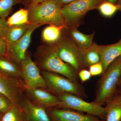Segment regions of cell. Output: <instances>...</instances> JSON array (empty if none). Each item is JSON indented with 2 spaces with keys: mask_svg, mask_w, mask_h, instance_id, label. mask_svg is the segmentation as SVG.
<instances>
[{
  "mask_svg": "<svg viewBox=\"0 0 121 121\" xmlns=\"http://www.w3.org/2000/svg\"><path fill=\"white\" fill-rule=\"evenodd\" d=\"M36 65L42 71L61 75L71 80L77 81L78 72L59 56L55 46L40 48L35 54Z\"/></svg>",
  "mask_w": 121,
  "mask_h": 121,
  "instance_id": "obj_1",
  "label": "cell"
},
{
  "mask_svg": "<svg viewBox=\"0 0 121 121\" xmlns=\"http://www.w3.org/2000/svg\"><path fill=\"white\" fill-rule=\"evenodd\" d=\"M62 5L56 0H48L40 4L30 5L29 21L31 23L61 27L66 26L61 12Z\"/></svg>",
  "mask_w": 121,
  "mask_h": 121,
  "instance_id": "obj_2",
  "label": "cell"
},
{
  "mask_svg": "<svg viewBox=\"0 0 121 121\" xmlns=\"http://www.w3.org/2000/svg\"><path fill=\"white\" fill-rule=\"evenodd\" d=\"M94 102L102 105L113 95L121 75V56L115 60L103 73Z\"/></svg>",
  "mask_w": 121,
  "mask_h": 121,
  "instance_id": "obj_3",
  "label": "cell"
},
{
  "mask_svg": "<svg viewBox=\"0 0 121 121\" xmlns=\"http://www.w3.org/2000/svg\"><path fill=\"white\" fill-rule=\"evenodd\" d=\"M41 73L46 83L47 90L55 95L68 93L83 99L87 97L83 87L78 81L50 72L42 71Z\"/></svg>",
  "mask_w": 121,
  "mask_h": 121,
  "instance_id": "obj_4",
  "label": "cell"
},
{
  "mask_svg": "<svg viewBox=\"0 0 121 121\" xmlns=\"http://www.w3.org/2000/svg\"><path fill=\"white\" fill-rule=\"evenodd\" d=\"M56 95L60 101L57 108L71 109L79 112L86 113L98 117L103 120L105 119L106 107L97 103L88 102L74 95L64 93Z\"/></svg>",
  "mask_w": 121,
  "mask_h": 121,
  "instance_id": "obj_5",
  "label": "cell"
},
{
  "mask_svg": "<svg viewBox=\"0 0 121 121\" xmlns=\"http://www.w3.org/2000/svg\"><path fill=\"white\" fill-rule=\"evenodd\" d=\"M106 0H77L62 7L61 12L65 25L75 27L88 11L98 9Z\"/></svg>",
  "mask_w": 121,
  "mask_h": 121,
  "instance_id": "obj_6",
  "label": "cell"
},
{
  "mask_svg": "<svg viewBox=\"0 0 121 121\" xmlns=\"http://www.w3.org/2000/svg\"><path fill=\"white\" fill-rule=\"evenodd\" d=\"M26 89L23 80L8 76L0 71V93L8 98L13 105L20 106Z\"/></svg>",
  "mask_w": 121,
  "mask_h": 121,
  "instance_id": "obj_7",
  "label": "cell"
},
{
  "mask_svg": "<svg viewBox=\"0 0 121 121\" xmlns=\"http://www.w3.org/2000/svg\"><path fill=\"white\" fill-rule=\"evenodd\" d=\"M20 65L22 79L27 89L40 88L47 90L45 80L39 67L29 55L26 54Z\"/></svg>",
  "mask_w": 121,
  "mask_h": 121,
  "instance_id": "obj_8",
  "label": "cell"
},
{
  "mask_svg": "<svg viewBox=\"0 0 121 121\" xmlns=\"http://www.w3.org/2000/svg\"><path fill=\"white\" fill-rule=\"evenodd\" d=\"M41 25L32 24L24 35L19 40L11 44L7 45L8 56L16 63L20 65L26 54L33 32Z\"/></svg>",
  "mask_w": 121,
  "mask_h": 121,
  "instance_id": "obj_9",
  "label": "cell"
},
{
  "mask_svg": "<svg viewBox=\"0 0 121 121\" xmlns=\"http://www.w3.org/2000/svg\"><path fill=\"white\" fill-rule=\"evenodd\" d=\"M55 47L59 56L64 62L71 66L78 73L82 69L80 50L74 41L63 40Z\"/></svg>",
  "mask_w": 121,
  "mask_h": 121,
  "instance_id": "obj_10",
  "label": "cell"
},
{
  "mask_svg": "<svg viewBox=\"0 0 121 121\" xmlns=\"http://www.w3.org/2000/svg\"><path fill=\"white\" fill-rule=\"evenodd\" d=\"M47 110L52 121H104L98 117L71 109L52 108Z\"/></svg>",
  "mask_w": 121,
  "mask_h": 121,
  "instance_id": "obj_11",
  "label": "cell"
},
{
  "mask_svg": "<svg viewBox=\"0 0 121 121\" xmlns=\"http://www.w3.org/2000/svg\"><path fill=\"white\" fill-rule=\"evenodd\" d=\"M23 121H52L47 109L24 97L20 105Z\"/></svg>",
  "mask_w": 121,
  "mask_h": 121,
  "instance_id": "obj_12",
  "label": "cell"
},
{
  "mask_svg": "<svg viewBox=\"0 0 121 121\" xmlns=\"http://www.w3.org/2000/svg\"><path fill=\"white\" fill-rule=\"evenodd\" d=\"M26 93L31 101L46 109L57 108L60 103L56 95L47 89L40 88L26 89Z\"/></svg>",
  "mask_w": 121,
  "mask_h": 121,
  "instance_id": "obj_13",
  "label": "cell"
},
{
  "mask_svg": "<svg viewBox=\"0 0 121 121\" xmlns=\"http://www.w3.org/2000/svg\"><path fill=\"white\" fill-rule=\"evenodd\" d=\"M99 47L100 62L103 67L104 73L113 61L121 56V39L113 44L99 45Z\"/></svg>",
  "mask_w": 121,
  "mask_h": 121,
  "instance_id": "obj_14",
  "label": "cell"
},
{
  "mask_svg": "<svg viewBox=\"0 0 121 121\" xmlns=\"http://www.w3.org/2000/svg\"><path fill=\"white\" fill-rule=\"evenodd\" d=\"M79 50L80 60L83 67H89L100 62L99 47L96 44H93L87 49Z\"/></svg>",
  "mask_w": 121,
  "mask_h": 121,
  "instance_id": "obj_15",
  "label": "cell"
},
{
  "mask_svg": "<svg viewBox=\"0 0 121 121\" xmlns=\"http://www.w3.org/2000/svg\"><path fill=\"white\" fill-rule=\"evenodd\" d=\"M0 71L8 76L23 80L20 67L7 56H0Z\"/></svg>",
  "mask_w": 121,
  "mask_h": 121,
  "instance_id": "obj_16",
  "label": "cell"
},
{
  "mask_svg": "<svg viewBox=\"0 0 121 121\" xmlns=\"http://www.w3.org/2000/svg\"><path fill=\"white\" fill-rule=\"evenodd\" d=\"M32 24L9 26L3 37L7 45L14 43L20 39L26 33Z\"/></svg>",
  "mask_w": 121,
  "mask_h": 121,
  "instance_id": "obj_17",
  "label": "cell"
},
{
  "mask_svg": "<svg viewBox=\"0 0 121 121\" xmlns=\"http://www.w3.org/2000/svg\"><path fill=\"white\" fill-rule=\"evenodd\" d=\"M70 32L74 42L80 50H84L92 45L95 33L91 35L83 34L75 28L72 27Z\"/></svg>",
  "mask_w": 121,
  "mask_h": 121,
  "instance_id": "obj_18",
  "label": "cell"
},
{
  "mask_svg": "<svg viewBox=\"0 0 121 121\" xmlns=\"http://www.w3.org/2000/svg\"><path fill=\"white\" fill-rule=\"evenodd\" d=\"M64 27L49 25L46 27L44 29L42 32L43 40L48 43H56L60 39L62 34V30Z\"/></svg>",
  "mask_w": 121,
  "mask_h": 121,
  "instance_id": "obj_19",
  "label": "cell"
},
{
  "mask_svg": "<svg viewBox=\"0 0 121 121\" xmlns=\"http://www.w3.org/2000/svg\"><path fill=\"white\" fill-rule=\"evenodd\" d=\"M9 26H17L31 23L29 21L28 10L21 9L7 20Z\"/></svg>",
  "mask_w": 121,
  "mask_h": 121,
  "instance_id": "obj_20",
  "label": "cell"
},
{
  "mask_svg": "<svg viewBox=\"0 0 121 121\" xmlns=\"http://www.w3.org/2000/svg\"><path fill=\"white\" fill-rule=\"evenodd\" d=\"M106 116L104 121H121V104L115 100L106 106Z\"/></svg>",
  "mask_w": 121,
  "mask_h": 121,
  "instance_id": "obj_21",
  "label": "cell"
},
{
  "mask_svg": "<svg viewBox=\"0 0 121 121\" xmlns=\"http://www.w3.org/2000/svg\"><path fill=\"white\" fill-rule=\"evenodd\" d=\"M0 121H23L19 107L13 104L6 112L2 114Z\"/></svg>",
  "mask_w": 121,
  "mask_h": 121,
  "instance_id": "obj_22",
  "label": "cell"
},
{
  "mask_svg": "<svg viewBox=\"0 0 121 121\" xmlns=\"http://www.w3.org/2000/svg\"><path fill=\"white\" fill-rule=\"evenodd\" d=\"M98 9L102 15L108 17L112 16L117 11L119 10L118 6L117 4L106 0L101 4Z\"/></svg>",
  "mask_w": 121,
  "mask_h": 121,
  "instance_id": "obj_23",
  "label": "cell"
},
{
  "mask_svg": "<svg viewBox=\"0 0 121 121\" xmlns=\"http://www.w3.org/2000/svg\"><path fill=\"white\" fill-rule=\"evenodd\" d=\"M19 0H0V18L5 19Z\"/></svg>",
  "mask_w": 121,
  "mask_h": 121,
  "instance_id": "obj_24",
  "label": "cell"
},
{
  "mask_svg": "<svg viewBox=\"0 0 121 121\" xmlns=\"http://www.w3.org/2000/svg\"><path fill=\"white\" fill-rule=\"evenodd\" d=\"M13 104L8 98L0 93V113L3 114L6 112Z\"/></svg>",
  "mask_w": 121,
  "mask_h": 121,
  "instance_id": "obj_25",
  "label": "cell"
},
{
  "mask_svg": "<svg viewBox=\"0 0 121 121\" xmlns=\"http://www.w3.org/2000/svg\"><path fill=\"white\" fill-rule=\"evenodd\" d=\"M89 71L91 76H98L103 73L104 70L101 63L99 62L91 65L89 67Z\"/></svg>",
  "mask_w": 121,
  "mask_h": 121,
  "instance_id": "obj_26",
  "label": "cell"
},
{
  "mask_svg": "<svg viewBox=\"0 0 121 121\" xmlns=\"http://www.w3.org/2000/svg\"><path fill=\"white\" fill-rule=\"evenodd\" d=\"M78 78L83 82L89 80L91 76L89 70L83 69L79 71L78 72Z\"/></svg>",
  "mask_w": 121,
  "mask_h": 121,
  "instance_id": "obj_27",
  "label": "cell"
},
{
  "mask_svg": "<svg viewBox=\"0 0 121 121\" xmlns=\"http://www.w3.org/2000/svg\"><path fill=\"white\" fill-rule=\"evenodd\" d=\"M7 44L4 39L0 35V56H6Z\"/></svg>",
  "mask_w": 121,
  "mask_h": 121,
  "instance_id": "obj_28",
  "label": "cell"
},
{
  "mask_svg": "<svg viewBox=\"0 0 121 121\" xmlns=\"http://www.w3.org/2000/svg\"><path fill=\"white\" fill-rule=\"evenodd\" d=\"M9 26L7 20L0 18V35L3 38Z\"/></svg>",
  "mask_w": 121,
  "mask_h": 121,
  "instance_id": "obj_29",
  "label": "cell"
},
{
  "mask_svg": "<svg viewBox=\"0 0 121 121\" xmlns=\"http://www.w3.org/2000/svg\"><path fill=\"white\" fill-rule=\"evenodd\" d=\"M56 0L62 6L63 5L65 4V5L68 4L77 0Z\"/></svg>",
  "mask_w": 121,
  "mask_h": 121,
  "instance_id": "obj_30",
  "label": "cell"
},
{
  "mask_svg": "<svg viewBox=\"0 0 121 121\" xmlns=\"http://www.w3.org/2000/svg\"><path fill=\"white\" fill-rule=\"evenodd\" d=\"M47 0H30L31 5L38 4Z\"/></svg>",
  "mask_w": 121,
  "mask_h": 121,
  "instance_id": "obj_31",
  "label": "cell"
},
{
  "mask_svg": "<svg viewBox=\"0 0 121 121\" xmlns=\"http://www.w3.org/2000/svg\"><path fill=\"white\" fill-rule=\"evenodd\" d=\"M118 5L119 8V10L121 11V0H118L117 4H116Z\"/></svg>",
  "mask_w": 121,
  "mask_h": 121,
  "instance_id": "obj_32",
  "label": "cell"
},
{
  "mask_svg": "<svg viewBox=\"0 0 121 121\" xmlns=\"http://www.w3.org/2000/svg\"><path fill=\"white\" fill-rule=\"evenodd\" d=\"M117 0H106L107 1L111 2V3H113V4H117Z\"/></svg>",
  "mask_w": 121,
  "mask_h": 121,
  "instance_id": "obj_33",
  "label": "cell"
},
{
  "mask_svg": "<svg viewBox=\"0 0 121 121\" xmlns=\"http://www.w3.org/2000/svg\"><path fill=\"white\" fill-rule=\"evenodd\" d=\"M115 101L117 102L118 103H119V104H121V95L120 96V97H119L117 99H116Z\"/></svg>",
  "mask_w": 121,
  "mask_h": 121,
  "instance_id": "obj_34",
  "label": "cell"
},
{
  "mask_svg": "<svg viewBox=\"0 0 121 121\" xmlns=\"http://www.w3.org/2000/svg\"><path fill=\"white\" fill-rule=\"evenodd\" d=\"M121 86V78H120V80H119V82H118V86Z\"/></svg>",
  "mask_w": 121,
  "mask_h": 121,
  "instance_id": "obj_35",
  "label": "cell"
},
{
  "mask_svg": "<svg viewBox=\"0 0 121 121\" xmlns=\"http://www.w3.org/2000/svg\"><path fill=\"white\" fill-rule=\"evenodd\" d=\"M2 114L0 113V121L1 119V117H2Z\"/></svg>",
  "mask_w": 121,
  "mask_h": 121,
  "instance_id": "obj_36",
  "label": "cell"
}]
</instances>
